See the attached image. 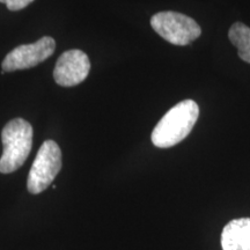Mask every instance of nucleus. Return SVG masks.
Listing matches in <instances>:
<instances>
[{
  "instance_id": "7",
  "label": "nucleus",
  "mask_w": 250,
  "mask_h": 250,
  "mask_svg": "<svg viewBox=\"0 0 250 250\" xmlns=\"http://www.w3.org/2000/svg\"><path fill=\"white\" fill-rule=\"evenodd\" d=\"M223 250H250V218L234 219L221 233Z\"/></svg>"
},
{
  "instance_id": "4",
  "label": "nucleus",
  "mask_w": 250,
  "mask_h": 250,
  "mask_svg": "<svg viewBox=\"0 0 250 250\" xmlns=\"http://www.w3.org/2000/svg\"><path fill=\"white\" fill-rule=\"evenodd\" d=\"M62 151L54 140L42 144L31 166L27 180V189L33 195H39L54 182L62 169Z\"/></svg>"
},
{
  "instance_id": "6",
  "label": "nucleus",
  "mask_w": 250,
  "mask_h": 250,
  "mask_svg": "<svg viewBox=\"0 0 250 250\" xmlns=\"http://www.w3.org/2000/svg\"><path fill=\"white\" fill-rule=\"evenodd\" d=\"M90 62L81 50H68L61 55L54 70V79L59 86L72 87L88 77Z\"/></svg>"
},
{
  "instance_id": "8",
  "label": "nucleus",
  "mask_w": 250,
  "mask_h": 250,
  "mask_svg": "<svg viewBox=\"0 0 250 250\" xmlns=\"http://www.w3.org/2000/svg\"><path fill=\"white\" fill-rule=\"evenodd\" d=\"M228 39L237 49L239 57L250 64V28L242 22H235L229 28Z\"/></svg>"
},
{
  "instance_id": "5",
  "label": "nucleus",
  "mask_w": 250,
  "mask_h": 250,
  "mask_svg": "<svg viewBox=\"0 0 250 250\" xmlns=\"http://www.w3.org/2000/svg\"><path fill=\"white\" fill-rule=\"evenodd\" d=\"M56 42L52 37L44 36L31 44L19 45L8 52L1 64V73L26 70L41 64L54 55Z\"/></svg>"
},
{
  "instance_id": "9",
  "label": "nucleus",
  "mask_w": 250,
  "mask_h": 250,
  "mask_svg": "<svg viewBox=\"0 0 250 250\" xmlns=\"http://www.w3.org/2000/svg\"><path fill=\"white\" fill-rule=\"evenodd\" d=\"M34 0H0V2L6 5L9 11H20V9H23L27 7L28 5L31 4Z\"/></svg>"
},
{
  "instance_id": "3",
  "label": "nucleus",
  "mask_w": 250,
  "mask_h": 250,
  "mask_svg": "<svg viewBox=\"0 0 250 250\" xmlns=\"http://www.w3.org/2000/svg\"><path fill=\"white\" fill-rule=\"evenodd\" d=\"M151 26L158 35L174 45H188L202 34L199 24L177 12H160L151 18Z\"/></svg>"
},
{
  "instance_id": "1",
  "label": "nucleus",
  "mask_w": 250,
  "mask_h": 250,
  "mask_svg": "<svg viewBox=\"0 0 250 250\" xmlns=\"http://www.w3.org/2000/svg\"><path fill=\"white\" fill-rule=\"evenodd\" d=\"M199 116V107L193 100H184L174 105L159 121L152 132L153 145L168 148L189 136Z\"/></svg>"
},
{
  "instance_id": "2",
  "label": "nucleus",
  "mask_w": 250,
  "mask_h": 250,
  "mask_svg": "<svg viewBox=\"0 0 250 250\" xmlns=\"http://www.w3.org/2000/svg\"><path fill=\"white\" fill-rule=\"evenodd\" d=\"M2 155L0 173L11 174L27 160L33 147V126L23 118H14L1 131Z\"/></svg>"
}]
</instances>
